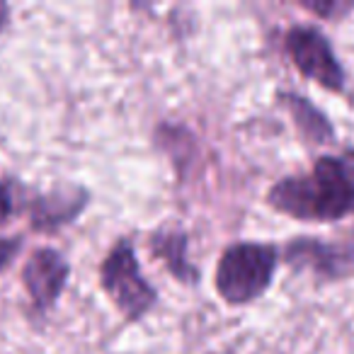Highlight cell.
I'll use <instances>...</instances> for the list:
<instances>
[{
    "mask_svg": "<svg viewBox=\"0 0 354 354\" xmlns=\"http://www.w3.org/2000/svg\"><path fill=\"white\" fill-rule=\"evenodd\" d=\"M270 204L304 221H335L354 209V153L344 160L320 158L313 172L286 177L270 189Z\"/></svg>",
    "mask_w": 354,
    "mask_h": 354,
    "instance_id": "1",
    "label": "cell"
},
{
    "mask_svg": "<svg viewBox=\"0 0 354 354\" xmlns=\"http://www.w3.org/2000/svg\"><path fill=\"white\" fill-rule=\"evenodd\" d=\"M277 267V250L265 243H236L216 265V291L226 304L241 306L265 294Z\"/></svg>",
    "mask_w": 354,
    "mask_h": 354,
    "instance_id": "2",
    "label": "cell"
},
{
    "mask_svg": "<svg viewBox=\"0 0 354 354\" xmlns=\"http://www.w3.org/2000/svg\"><path fill=\"white\" fill-rule=\"evenodd\" d=\"M100 281L107 296L129 320L141 318L156 304V289L138 267L136 250L129 241H119L100 267Z\"/></svg>",
    "mask_w": 354,
    "mask_h": 354,
    "instance_id": "3",
    "label": "cell"
},
{
    "mask_svg": "<svg viewBox=\"0 0 354 354\" xmlns=\"http://www.w3.org/2000/svg\"><path fill=\"white\" fill-rule=\"evenodd\" d=\"M286 49L291 61L306 78L315 80L328 90H342L344 73L330 49L328 39L313 27H294L286 35Z\"/></svg>",
    "mask_w": 354,
    "mask_h": 354,
    "instance_id": "4",
    "label": "cell"
},
{
    "mask_svg": "<svg viewBox=\"0 0 354 354\" xmlns=\"http://www.w3.org/2000/svg\"><path fill=\"white\" fill-rule=\"evenodd\" d=\"M68 262L59 250L39 248L32 252L30 260L22 267V284H25L32 304L39 310L54 306L68 281Z\"/></svg>",
    "mask_w": 354,
    "mask_h": 354,
    "instance_id": "5",
    "label": "cell"
},
{
    "mask_svg": "<svg viewBox=\"0 0 354 354\" xmlns=\"http://www.w3.org/2000/svg\"><path fill=\"white\" fill-rule=\"evenodd\" d=\"M286 257H289L294 265L313 267L320 274H330V277L354 274V245L296 241L289 245V255Z\"/></svg>",
    "mask_w": 354,
    "mask_h": 354,
    "instance_id": "6",
    "label": "cell"
},
{
    "mask_svg": "<svg viewBox=\"0 0 354 354\" xmlns=\"http://www.w3.org/2000/svg\"><path fill=\"white\" fill-rule=\"evenodd\" d=\"M284 97H286L284 100L286 107L291 109L296 124H299V129L306 133V136L313 138V141H318V143L330 141V136H333V127H330L328 119H325L323 114L313 107V104L306 102V100H301L299 95H284Z\"/></svg>",
    "mask_w": 354,
    "mask_h": 354,
    "instance_id": "7",
    "label": "cell"
},
{
    "mask_svg": "<svg viewBox=\"0 0 354 354\" xmlns=\"http://www.w3.org/2000/svg\"><path fill=\"white\" fill-rule=\"evenodd\" d=\"M156 255L162 257L170 267V272L180 279H197L194 274V267H189L187 257H185V250H187V238L180 236V233H172V236H158L156 243Z\"/></svg>",
    "mask_w": 354,
    "mask_h": 354,
    "instance_id": "8",
    "label": "cell"
},
{
    "mask_svg": "<svg viewBox=\"0 0 354 354\" xmlns=\"http://www.w3.org/2000/svg\"><path fill=\"white\" fill-rule=\"evenodd\" d=\"M17 248H20V241H15V238H0V272L10 265Z\"/></svg>",
    "mask_w": 354,
    "mask_h": 354,
    "instance_id": "9",
    "label": "cell"
},
{
    "mask_svg": "<svg viewBox=\"0 0 354 354\" xmlns=\"http://www.w3.org/2000/svg\"><path fill=\"white\" fill-rule=\"evenodd\" d=\"M10 214H12L10 194H8V189L0 185V223H6L8 218H10Z\"/></svg>",
    "mask_w": 354,
    "mask_h": 354,
    "instance_id": "10",
    "label": "cell"
},
{
    "mask_svg": "<svg viewBox=\"0 0 354 354\" xmlns=\"http://www.w3.org/2000/svg\"><path fill=\"white\" fill-rule=\"evenodd\" d=\"M6 10H8V8H6V6H0V22L6 20Z\"/></svg>",
    "mask_w": 354,
    "mask_h": 354,
    "instance_id": "11",
    "label": "cell"
}]
</instances>
